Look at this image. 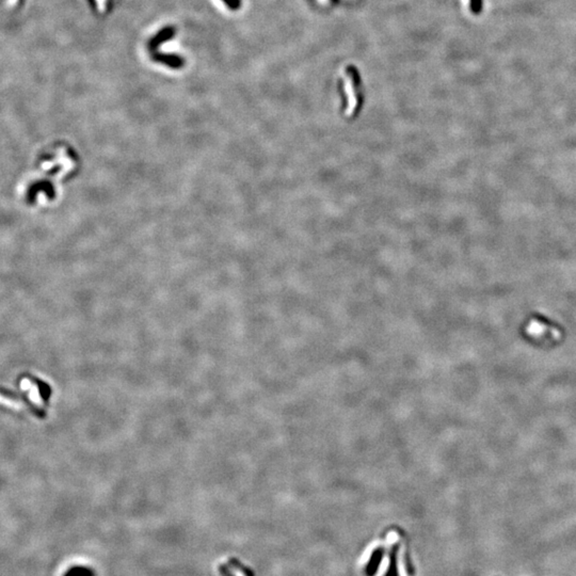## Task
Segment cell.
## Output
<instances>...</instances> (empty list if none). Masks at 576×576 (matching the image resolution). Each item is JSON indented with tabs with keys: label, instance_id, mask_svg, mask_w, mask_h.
Masks as SVG:
<instances>
[{
	"label": "cell",
	"instance_id": "6da1fadb",
	"mask_svg": "<svg viewBox=\"0 0 576 576\" xmlns=\"http://www.w3.org/2000/svg\"><path fill=\"white\" fill-rule=\"evenodd\" d=\"M344 88L346 94H347V101H348V106L347 108H346L345 113L347 114L348 117H351V115L355 114L358 107V98L356 95V89L355 85H353V80L349 75H346L344 77Z\"/></svg>",
	"mask_w": 576,
	"mask_h": 576
},
{
	"label": "cell",
	"instance_id": "7a4b0ae2",
	"mask_svg": "<svg viewBox=\"0 0 576 576\" xmlns=\"http://www.w3.org/2000/svg\"><path fill=\"white\" fill-rule=\"evenodd\" d=\"M27 392H28V397H29V399L31 400V402L34 403V405H35L36 407L41 408V409L44 408V400H43L42 396H41L39 386H38L36 383L32 382L31 385L29 386V389H28Z\"/></svg>",
	"mask_w": 576,
	"mask_h": 576
},
{
	"label": "cell",
	"instance_id": "3957f363",
	"mask_svg": "<svg viewBox=\"0 0 576 576\" xmlns=\"http://www.w3.org/2000/svg\"><path fill=\"white\" fill-rule=\"evenodd\" d=\"M0 405L5 406L7 408L16 410V411H20V410L25 408V405L23 402H21L19 400L11 399L7 396H4V395H2V394H0Z\"/></svg>",
	"mask_w": 576,
	"mask_h": 576
},
{
	"label": "cell",
	"instance_id": "277c9868",
	"mask_svg": "<svg viewBox=\"0 0 576 576\" xmlns=\"http://www.w3.org/2000/svg\"><path fill=\"white\" fill-rule=\"evenodd\" d=\"M65 576H94L92 570H89L87 567H73L72 570L68 572Z\"/></svg>",
	"mask_w": 576,
	"mask_h": 576
},
{
	"label": "cell",
	"instance_id": "5b68a950",
	"mask_svg": "<svg viewBox=\"0 0 576 576\" xmlns=\"http://www.w3.org/2000/svg\"><path fill=\"white\" fill-rule=\"evenodd\" d=\"M229 564L233 565L234 567H236L237 570L241 571V573L244 574V576H254V575H253V572H252L250 569H248V567L244 566L242 563H240V562L238 561L237 559H235V558L230 559V560H229Z\"/></svg>",
	"mask_w": 576,
	"mask_h": 576
},
{
	"label": "cell",
	"instance_id": "8992f818",
	"mask_svg": "<svg viewBox=\"0 0 576 576\" xmlns=\"http://www.w3.org/2000/svg\"><path fill=\"white\" fill-rule=\"evenodd\" d=\"M471 9L475 14H479L482 10V0H471Z\"/></svg>",
	"mask_w": 576,
	"mask_h": 576
},
{
	"label": "cell",
	"instance_id": "52a82bcc",
	"mask_svg": "<svg viewBox=\"0 0 576 576\" xmlns=\"http://www.w3.org/2000/svg\"><path fill=\"white\" fill-rule=\"evenodd\" d=\"M176 44L174 42H168L166 44H163L161 46V49L164 53H173L174 51H176Z\"/></svg>",
	"mask_w": 576,
	"mask_h": 576
},
{
	"label": "cell",
	"instance_id": "ba28073f",
	"mask_svg": "<svg viewBox=\"0 0 576 576\" xmlns=\"http://www.w3.org/2000/svg\"><path fill=\"white\" fill-rule=\"evenodd\" d=\"M219 570H220L221 576H235L232 572L227 569V566L225 564H221L219 566Z\"/></svg>",
	"mask_w": 576,
	"mask_h": 576
},
{
	"label": "cell",
	"instance_id": "9c48e42d",
	"mask_svg": "<svg viewBox=\"0 0 576 576\" xmlns=\"http://www.w3.org/2000/svg\"><path fill=\"white\" fill-rule=\"evenodd\" d=\"M96 2V6H97V10L98 12L104 13L106 10V5H107V0H95Z\"/></svg>",
	"mask_w": 576,
	"mask_h": 576
},
{
	"label": "cell",
	"instance_id": "30bf717a",
	"mask_svg": "<svg viewBox=\"0 0 576 576\" xmlns=\"http://www.w3.org/2000/svg\"><path fill=\"white\" fill-rule=\"evenodd\" d=\"M18 3H19V0H9V5H10V6H15Z\"/></svg>",
	"mask_w": 576,
	"mask_h": 576
}]
</instances>
